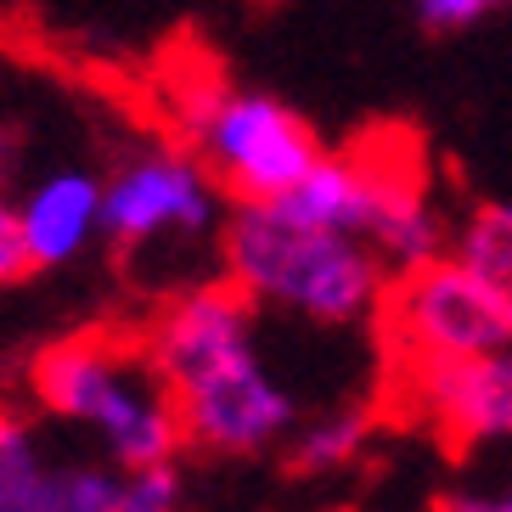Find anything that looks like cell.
<instances>
[{"instance_id": "cell-1", "label": "cell", "mask_w": 512, "mask_h": 512, "mask_svg": "<svg viewBox=\"0 0 512 512\" xmlns=\"http://www.w3.org/2000/svg\"><path fill=\"white\" fill-rule=\"evenodd\" d=\"M136 338L181 411V439L192 451L254 462L282 451L304 417L299 389L265 355L259 310L226 276L169 287Z\"/></svg>"}, {"instance_id": "cell-2", "label": "cell", "mask_w": 512, "mask_h": 512, "mask_svg": "<svg viewBox=\"0 0 512 512\" xmlns=\"http://www.w3.org/2000/svg\"><path fill=\"white\" fill-rule=\"evenodd\" d=\"M214 265L259 316H287L321 332L372 327L389 293V265L372 254V242L321 226L287 197L237 203Z\"/></svg>"}, {"instance_id": "cell-3", "label": "cell", "mask_w": 512, "mask_h": 512, "mask_svg": "<svg viewBox=\"0 0 512 512\" xmlns=\"http://www.w3.org/2000/svg\"><path fill=\"white\" fill-rule=\"evenodd\" d=\"M29 406L74 428L113 467L175 462L186 451L181 411L152 372L141 338L124 332H68L29 361Z\"/></svg>"}, {"instance_id": "cell-4", "label": "cell", "mask_w": 512, "mask_h": 512, "mask_svg": "<svg viewBox=\"0 0 512 512\" xmlns=\"http://www.w3.org/2000/svg\"><path fill=\"white\" fill-rule=\"evenodd\" d=\"M169 136L197 152L214 186L237 203H276L321 164V136L293 102L276 91L242 85L214 68L186 62L164 91Z\"/></svg>"}, {"instance_id": "cell-5", "label": "cell", "mask_w": 512, "mask_h": 512, "mask_svg": "<svg viewBox=\"0 0 512 512\" xmlns=\"http://www.w3.org/2000/svg\"><path fill=\"white\" fill-rule=\"evenodd\" d=\"M287 203L321 226L366 237L389 276L434 265L451 248V209L439 203L411 136H372L361 147L321 152V164L287 192Z\"/></svg>"}, {"instance_id": "cell-6", "label": "cell", "mask_w": 512, "mask_h": 512, "mask_svg": "<svg viewBox=\"0 0 512 512\" xmlns=\"http://www.w3.org/2000/svg\"><path fill=\"white\" fill-rule=\"evenodd\" d=\"M231 197L181 141H141L102 169V248L130 271L197 282L186 265L220 254Z\"/></svg>"}, {"instance_id": "cell-7", "label": "cell", "mask_w": 512, "mask_h": 512, "mask_svg": "<svg viewBox=\"0 0 512 512\" xmlns=\"http://www.w3.org/2000/svg\"><path fill=\"white\" fill-rule=\"evenodd\" d=\"M377 332L389 349V372L400 366H439L512 338V287L484 282L451 254L434 265L389 276Z\"/></svg>"}, {"instance_id": "cell-8", "label": "cell", "mask_w": 512, "mask_h": 512, "mask_svg": "<svg viewBox=\"0 0 512 512\" xmlns=\"http://www.w3.org/2000/svg\"><path fill=\"white\" fill-rule=\"evenodd\" d=\"M394 406L417 428L462 451L512 445V338L479 355H462V361L400 366Z\"/></svg>"}, {"instance_id": "cell-9", "label": "cell", "mask_w": 512, "mask_h": 512, "mask_svg": "<svg viewBox=\"0 0 512 512\" xmlns=\"http://www.w3.org/2000/svg\"><path fill=\"white\" fill-rule=\"evenodd\" d=\"M34 271H74L102 248V169L51 164L12 197Z\"/></svg>"}, {"instance_id": "cell-10", "label": "cell", "mask_w": 512, "mask_h": 512, "mask_svg": "<svg viewBox=\"0 0 512 512\" xmlns=\"http://www.w3.org/2000/svg\"><path fill=\"white\" fill-rule=\"evenodd\" d=\"M377 434V411L366 400H338V406H321V411H304L287 434V467L304 473V479H332L366 456Z\"/></svg>"}, {"instance_id": "cell-11", "label": "cell", "mask_w": 512, "mask_h": 512, "mask_svg": "<svg viewBox=\"0 0 512 512\" xmlns=\"http://www.w3.org/2000/svg\"><path fill=\"white\" fill-rule=\"evenodd\" d=\"M51 473V445L40 417L0 394V512H34V496Z\"/></svg>"}, {"instance_id": "cell-12", "label": "cell", "mask_w": 512, "mask_h": 512, "mask_svg": "<svg viewBox=\"0 0 512 512\" xmlns=\"http://www.w3.org/2000/svg\"><path fill=\"white\" fill-rule=\"evenodd\" d=\"M445 254L484 282L512 287V197H479L462 214H451V248Z\"/></svg>"}, {"instance_id": "cell-13", "label": "cell", "mask_w": 512, "mask_h": 512, "mask_svg": "<svg viewBox=\"0 0 512 512\" xmlns=\"http://www.w3.org/2000/svg\"><path fill=\"white\" fill-rule=\"evenodd\" d=\"M124 507V467L107 456H51V473L34 496V512H119Z\"/></svg>"}, {"instance_id": "cell-14", "label": "cell", "mask_w": 512, "mask_h": 512, "mask_svg": "<svg viewBox=\"0 0 512 512\" xmlns=\"http://www.w3.org/2000/svg\"><path fill=\"white\" fill-rule=\"evenodd\" d=\"M119 512H197L181 456L175 462H152V467H130L124 473V507Z\"/></svg>"}, {"instance_id": "cell-15", "label": "cell", "mask_w": 512, "mask_h": 512, "mask_svg": "<svg viewBox=\"0 0 512 512\" xmlns=\"http://www.w3.org/2000/svg\"><path fill=\"white\" fill-rule=\"evenodd\" d=\"M501 6H512V0H411V12H417L428 29H439V34L473 29V23H484V17L501 12Z\"/></svg>"}, {"instance_id": "cell-16", "label": "cell", "mask_w": 512, "mask_h": 512, "mask_svg": "<svg viewBox=\"0 0 512 512\" xmlns=\"http://www.w3.org/2000/svg\"><path fill=\"white\" fill-rule=\"evenodd\" d=\"M439 512H512V473L451 484V490L439 496Z\"/></svg>"}, {"instance_id": "cell-17", "label": "cell", "mask_w": 512, "mask_h": 512, "mask_svg": "<svg viewBox=\"0 0 512 512\" xmlns=\"http://www.w3.org/2000/svg\"><path fill=\"white\" fill-rule=\"evenodd\" d=\"M23 276H34V265H29V248H23V231H17L12 197L0 192V293L17 287Z\"/></svg>"}]
</instances>
